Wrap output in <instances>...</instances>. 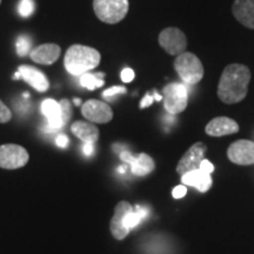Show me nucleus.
<instances>
[{"instance_id": "f257e3e1", "label": "nucleus", "mask_w": 254, "mask_h": 254, "mask_svg": "<svg viewBox=\"0 0 254 254\" xmlns=\"http://www.w3.org/2000/svg\"><path fill=\"white\" fill-rule=\"evenodd\" d=\"M251 80L247 66L231 64L222 72L218 85V97L225 104H237L245 99Z\"/></svg>"}, {"instance_id": "f03ea898", "label": "nucleus", "mask_w": 254, "mask_h": 254, "mask_svg": "<svg viewBox=\"0 0 254 254\" xmlns=\"http://www.w3.org/2000/svg\"><path fill=\"white\" fill-rule=\"evenodd\" d=\"M100 59V53L95 49L84 45H72L66 51L64 65L69 74L81 75L97 67Z\"/></svg>"}, {"instance_id": "7ed1b4c3", "label": "nucleus", "mask_w": 254, "mask_h": 254, "mask_svg": "<svg viewBox=\"0 0 254 254\" xmlns=\"http://www.w3.org/2000/svg\"><path fill=\"white\" fill-rule=\"evenodd\" d=\"M174 68L180 79L189 85H195L204 77V66L200 59L190 52H183L174 60Z\"/></svg>"}, {"instance_id": "20e7f679", "label": "nucleus", "mask_w": 254, "mask_h": 254, "mask_svg": "<svg viewBox=\"0 0 254 254\" xmlns=\"http://www.w3.org/2000/svg\"><path fill=\"white\" fill-rule=\"evenodd\" d=\"M129 8L128 0H93L94 13L106 24H117L126 17Z\"/></svg>"}, {"instance_id": "39448f33", "label": "nucleus", "mask_w": 254, "mask_h": 254, "mask_svg": "<svg viewBox=\"0 0 254 254\" xmlns=\"http://www.w3.org/2000/svg\"><path fill=\"white\" fill-rule=\"evenodd\" d=\"M164 106L167 113L178 114L182 113L187 107L189 103V91L184 84L172 82L164 87Z\"/></svg>"}, {"instance_id": "423d86ee", "label": "nucleus", "mask_w": 254, "mask_h": 254, "mask_svg": "<svg viewBox=\"0 0 254 254\" xmlns=\"http://www.w3.org/2000/svg\"><path fill=\"white\" fill-rule=\"evenodd\" d=\"M28 152L23 146L6 144L0 146V167L5 170H17L28 163Z\"/></svg>"}, {"instance_id": "0eeeda50", "label": "nucleus", "mask_w": 254, "mask_h": 254, "mask_svg": "<svg viewBox=\"0 0 254 254\" xmlns=\"http://www.w3.org/2000/svg\"><path fill=\"white\" fill-rule=\"evenodd\" d=\"M159 44L170 56H179L185 52L187 47V38L182 30L177 27H167L158 38Z\"/></svg>"}, {"instance_id": "6e6552de", "label": "nucleus", "mask_w": 254, "mask_h": 254, "mask_svg": "<svg viewBox=\"0 0 254 254\" xmlns=\"http://www.w3.org/2000/svg\"><path fill=\"white\" fill-rule=\"evenodd\" d=\"M206 151H207V147L202 142H196V144L190 146L186 153L183 155V158L179 160V164L177 166L178 174L183 177L184 174L199 170L200 164L204 160Z\"/></svg>"}, {"instance_id": "1a4fd4ad", "label": "nucleus", "mask_w": 254, "mask_h": 254, "mask_svg": "<svg viewBox=\"0 0 254 254\" xmlns=\"http://www.w3.org/2000/svg\"><path fill=\"white\" fill-rule=\"evenodd\" d=\"M81 114L84 118L97 124H106L113 118V111L109 105L95 99L87 100L82 104Z\"/></svg>"}, {"instance_id": "9d476101", "label": "nucleus", "mask_w": 254, "mask_h": 254, "mask_svg": "<svg viewBox=\"0 0 254 254\" xmlns=\"http://www.w3.org/2000/svg\"><path fill=\"white\" fill-rule=\"evenodd\" d=\"M227 157L237 165L254 164V141L238 140L233 142L227 150Z\"/></svg>"}, {"instance_id": "9b49d317", "label": "nucleus", "mask_w": 254, "mask_h": 254, "mask_svg": "<svg viewBox=\"0 0 254 254\" xmlns=\"http://www.w3.org/2000/svg\"><path fill=\"white\" fill-rule=\"evenodd\" d=\"M133 211L131 204L127 201H120L116 206L112 220H111V233L117 240H123L128 236L129 230L125 226V218L129 212Z\"/></svg>"}, {"instance_id": "f8f14e48", "label": "nucleus", "mask_w": 254, "mask_h": 254, "mask_svg": "<svg viewBox=\"0 0 254 254\" xmlns=\"http://www.w3.org/2000/svg\"><path fill=\"white\" fill-rule=\"evenodd\" d=\"M120 158L126 164L131 166L132 173L136 177H145L151 172H153L155 165L153 159L146 153L139 154L138 157H133L128 151H123L120 153Z\"/></svg>"}, {"instance_id": "ddd939ff", "label": "nucleus", "mask_w": 254, "mask_h": 254, "mask_svg": "<svg viewBox=\"0 0 254 254\" xmlns=\"http://www.w3.org/2000/svg\"><path fill=\"white\" fill-rule=\"evenodd\" d=\"M18 72L20 73L21 78L27 82L30 86H32L34 90L44 93L50 88V81L47 79L46 74L36 67H32L28 65H21L18 68Z\"/></svg>"}, {"instance_id": "4468645a", "label": "nucleus", "mask_w": 254, "mask_h": 254, "mask_svg": "<svg viewBox=\"0 0 254 254\" xmlns=\"http://www.w3.org/2000/svg\"><path fill=\"white\" fill-rule=\"evenodd\" d=\"M62 49L57 44H44L31 51L30 58L41 65H52L59 59Z\"/></svg>"}, {"instance_id": "2eb2a0df", "label": "nucleus", "mask_w": 254, "mask_h": 254, "mask_svg": "<svg viewBox=\"0 0 254 254\" xmlns=\"http://www.w3.org/2000/svg\"><path fill=\"white\" fill-rule=\"evenodd\" d=\"M232 13L241 25L254 30V0H236Z\"/></svg>"}, {"instance_id": "dca6fc26", "label": "nucleus", "mask_w": 254, "mask_h": 254, "mask_svg": "<svg viewBox=\"0 0 254 254\" xmlns=\"http://www.w3.org/2000/svg\"><path fill=\"white\" fill-rule=\"evenodd\" d=\"M238 131H239V125L236 120L227 118V117H218V118L212 119L205 128V132L211 136L234 134Z\"/></svg>"}, {"instance_id": "f3484780", "label": "nucleus", "mask_w": 254, "mask_h": 254, "mask_svg": "<svg viewBox=\"0 0 254 254\" xmlns=\"http://www.w3.org/2000/svg\"><path fill=\"white\" fill-rule=\"evenodd\" d=\"M41 112L47 118L49 127L53 131L62 129L64 127L63 113L60 103L53 99H46L41 104Z\"/></svg>"}, {"instance_id": "a211bd4d", "label": "nucleus", "mask_w": 254, "mask_h": 254, "mask_svg": "<svg viewBox=\"0 0 254 254\" xmlns=\"http://www.w3.org/2000/svg\"><path fill=\"white\" fill-rule=\"evenodd\" d=\"M182 182L185 186H193L198 189L199 192H207L212 185L211 174L202 172L201 170H195L184 174Z\"/></svg>"}, {"instance_id": "6ab92c4d", "label": "nucleus", "mask_w": 254, "mask_h": 254, "mask_svg": "<svg viewBox=\"0 0 254 254\" xmlns=\"http://www.w3.org/2000/svg\"><path fill=\"white\" fill-rule=\"evenodd\" d=\"M71 131L77 138L84 142H94L99 138V129L93 123L75 122L72 124Z\"/></svg>"}, {"instance_id": "aec40b11", "label": "nucleus", "mask_w": 254, "mask_h": 254, "mask_svg": "<svg viewBox=\"0 0 254 254\" xmlns=\"http://www.w3.org/2000/svg\"><path fill=\"white\" fill-rule=\"evenodd\" d=\"M105 73H90L86 72L80 75V85L87 90L93 91L95 88L104 86Z\"/></svg>"}, {"instance_id": "412c9836", "label": "nucleus", "mask_w": 254, "mask_h": 254, "mask_svg": "<svg viewBox=\"0 0 254 254\" xmlns=\"http://www.w3.org/2000/svg\"><path fill=\"white\" fill-rule=\"evenodd\" d=\"M17 53L18 56L20 57H26L30 56L31 53V49H32V43L31 39L26 36H20L17 39Z\"/></svg>"}, {"instance_id": "4be33fe9", "label": "nucleus", "mask_w": 254, "mask_h": 254, "mask_svg": "<svg viewBox=\"0 0 254 254\" xmlns=\"http://www.w3.org/2000/svg\"><path fill=\"white\" fill-rule=\"evenodd\" d=\"M34 9H36V4L33 0H20L18 5V12L21 17L28 18L33 14Z\"/></svg>"}, {"instance_id": "5701e85b", "label": "nucleus", "mask_w": 254, "mask_h": 254, "mask_svg": "<svg viewBox=\"0 0 254 254\" xmlns=\"http://www.w3.org/2000/svg\"><path fill=\"white\" fill-rule=\"evenodd\" d=\"M60 106H62V113H63V123L64 126L66 125L69 122L72 116V109H71V104L67 99H63L60 101Z\"/></svg>"}, {"instance_id": "b1692460", "label": "nucleus", "mask_w": 254, "mask_h": 254, "mask_svg": "<svg viewBox=\"0 0 254 254\" xmlns=\"http://www.w3.org/2000/svg\"><path fill=\"white\" fill-rule=\"evenodd\" d=\"M161 99H163V97H161V95H159L157 92H154L153 94H150V93H147L144 97V99H142L141 101H140V109H146V107H148V106H151L152 104H153V100H158V101H160Z\"/></svg>"}, {"instance_id": "393cba45", "label": "nucleus", "mask_w": 254, "mask_h": 254, "mask_svg": "<svg viewBox=\"0 0 254 254\" xmlns=\"http://www.w3.org/2000/svg\"><path fill=\"white\" fill-rule=\"evenodd\" d=\"M12 119V113L8 107L0 100V124L8 123Z\"/></svg>"}, {"instance_id": "a878e982", "label": "nucleus", "mask_w": 254, "mask_h": 254, "mask_svg": "<svg viewBox=\"0 0 254 254\" xmlns=\"http://www.w3.org/2000/svg\"><path fill=\"white\" fill-rule=\"evenodd\" d=\"M123 93H126V88L124 86H113L109 88V90L104 91L103 92V95L105 98H111L113 97V95H117V94H123Z\"/></svg>"}, {"instance_id": "bb28decb", "label": "nucleus", "mask_w": 254, "mask_h": 254, "mask_svg": "<svg viewBox=\"0 0 254 254\" xmlns=\"http://www.w3.org/2000/svg\"><path fill=\"white\" fill-rule=\"evenodd\" d=\"M120 77H122V80L124 82H131L133 79H134V71L129 67L124 68L122 71V75H120Z\"/></svg>"}, {"instance_id": "cd10ccee", "label": "nucleus", "mask_w": 254, "mask_h": 254, "mask_svg": "<svg viewBox=\"0 0 254 254\" xmlns=\"http://www.w3.org/2000/svg\"><path fill=\"white\" fill-rule=\"evenodd\" d=\"M186 193H187V187L185 185H180V186H177L176 189L173 190L172 195L176 199H180L183 198V196H185Z\"/></svg>"}, {"instance_id": "c85d7f7f", "label": "nucleus", "mask_w": 254, "mask_h": 254, "mask_svg": "<svg viewBox=\"0 0 254 254\" xmlns=\"http://www.w3.org/2000/svg\"><path fill=\"white\" fill-rule=\"evenodd\" d=\"M199 170H201L202 172H205V173L211 174L214 171V166L211 163H209L208 160H206V159H204V160L201 161V164H200Z\"/></svg>"}, {"instance_id": "c756f323", "label": "nucleus", "mask_w": 254, "mask_h": 254, "mask_svg": "<svg viewBox=\"0 0 254 254\" xmlns=\"http://www.w3.org/2000/svg\"><path fill=\"white\" fill-rule=\"evenodd\" d=\"M56 144L59 146L60 148H66L68 146V138L65 134H59L56 139Z\"/></svg>"}, {"instance_id": "7c9ffc66", "label": "nucleus", "mask_w": 254, "mask_h": 254, "mask_svg": "<svg viewBox=\"0 0 254 254\" xmlns=\"http://www.w3.org/2000/svg\"><path fill=\"white\" fill-rule=\"evenodd\" d=\"M82 152L86 157H91L92 154L94 153V144L93 142H84V146H82Z\"/></svg>"}, {"instance_id": "2f4dec72", "label": "nucleus", "mask_w": 254, "mask_h": 254, "mask_svg": "<svg viewBox=\"0 0 254 254\" xmlns=\"http://www.w3.org/2000/svg\"><path fill=\"white\" fill-rule=\"evenodd\" d=\"M20 78H21L20 73H19V72L15 73V74H14V77H13V79H20Z\"/></svg>"}, {"instance_id": "473e14b6", "label": "nucleus", "mask_w": 254, "mask_h": 254, "mask_svg": "<svg viewBox=\"0 0 254 254\" xmlns=\"http://www.w3.org/2000/svg\"><path fill=\"white\" fill-rule=\"evenodd\" d=\"M118 170H119V172H122V173H124V172H125V167H119L118 168Z\"/></svg>"}, {"instance_id": "72a5a7b5", "label": "nucleus", "mask_w": 254, "mask_h": 254, "mask_svg": "<svg viewBox=\"0 0 254 254\" xmlns=\"http://www.w3.org/2000/svg\"><path fill=\"white\" fill-rule=\"evenodd\" d=\"M74 103H75V105H80V100H79V99H75V100H74Z\"/></svg>"}, {"instance_id": "f704fd0d", "label": "nucleus", "mask_w": 254, "mask_h": 254, "mask_svg": "<svg viewBox=\"0 0 254 254\" xmlns=\"http://www.w3.org/2000/svg\"><path fill=\"white\" fill-rule=\"evenodd\" d=\"M0 4H1V0H0Z\"/></svg>"}]
</instances>
